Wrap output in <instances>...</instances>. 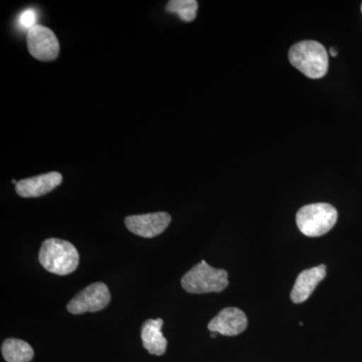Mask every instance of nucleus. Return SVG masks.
<instances>
[{
	"label": "nucleus",
	"mask_w": 362,
	"mask_h": 362,
	"mask_svg": "<svg viewBox=\"0 0 362 362\" xmlns=\"http://www.w3.org/2000/svg\"><path fill=\"white\" fill-rule=\"evenodd\" d=\"M293 66L310 78H321L327 74L329 58L325 47L315 40H303L293 45L289 51Z\"/></svg>",
	"instance_id": "nucleus-1"
},
{
	"label": "nucleus",
	"mask_w": 362,
	"mask_h": 362,
	"mask_svg": "<svg viewBox=\"0 0 362 362\" xmlns=\"http://www.w3.org/2000/svg\"><path fill=\"white\" fill-rule=\"evenodd\" d=\"M39 259L49 273L65 276L78 268V252L68 240L47 239L40 247Z\"/></svg>",
	"instance_id": "nucleus-2"
},
{
	"label": "nucleus",
	"mask_w": 362,
	"mask_h": 362,
	"mask_svg": "<svg viewBox=\"0 0 362 362\" xmlns=\"http://www.w3.org/2000/svg\"><path fill=\"white\" fill-rule=\"evenodd\" d=\"M183 289L192 294L221 292L228 286V272L202 261L181 278Z\"/></svg>",
	"instance_id": "nucleus-3"
},
{
	"label": "nucleus",
	"mask_w": 362,
	"mask_h": 362,
	"mask_svg": "<svg viewBox=\"0 0 362 362\" xmlns=\"http://www.w3.org/2000/svg\"><path fill=\"white\" fill-rule=\"evenodd\" d=\"M337 211L329 204H312L299 209L296 223L300 232L307 237H321L337 223Z\"/></svg>",
	"instance_id": "nucleus-4"
},
{
	"label": "nucleus",
	"mask_w": 362,
	"mask_h": 362,
	"mask_svg": "<svg viewBox=\"0 0 362 362\" xmlns=\"http://www.w3.org/2000/svg\"><path fill=\"white\" fill-rule=\"evenodd\" d=\"M111 295L104 283L97 282L88 286L78 292L66 306L71 314H84L86 312H98L106 308L110 303Z\"/></svg>",
	"instance_id": "nucleus-5"
},
{
	"label": "nucleus",
	"mask_w": 362,
	"mask_h": 362,
	"mask_svg": "<svg viewBox=\"0 0 362 362\" xmlns=\"http://www.w3.org/2000/svg\"><path fill=\"white\" fill-rule=\"evenodd\" d=\"M28 49L30 54L39 61L49 62L58 58L59 40L47 26L37 25L28 30L26 35Z\"/></svg>",
	"instance_id": "nucleus-6"
},
{
	"label": "nucleus",
	"mask_w": 362,
	"mask_h": 362,
	"mask_svg": "<svg viewBox=\"0 0 362 362\" xmlns=\"http://www.w3.org/2000/svg\"><path fill=\"white\" fill-rule=\"evenodd\" d=\"M170 221V214L160 211V213L127 216L125 218V225L131 233L139 237L151 239L163 233L168 228Z\"/></svg>",
	"instance_id": "nucleus-7"
},
{
	"label": "nucleus",
	"mask_w": 362,
	"mask_h": 362,
	"mask_svg": "<svg viewBox=\"0 0 362 362\" xmlns=\"http://www.w3.org/2000/svg\"><path fill=\"white\" fill-rule=\"evenodd\" d=\"M247 319L246 314L240 309L226 308L221 310L211 322L207 328L211 332L218 333L225 337H235L247 329Z\"/></svg>",
	"instance_id": "nucleus-8"
},
{
	"label": "nucleus",
	"mask_w": 362,
	"mask_h": 362,
	"mask_svg": "<svg viewBox=\"0 0 362 362\" xmlns=\"http://www.w3.org/2000/svg\"><path fill=\"white\" fill-rule=\"evenodd\" d=\"M63 181V176L57 171L25 178L16 185V192L21 197H40L51 192Z\"/></svg>",
	"instance_id": "nucleus-9"
},
{
	"label": "nucleus",
	"mask_w": 362,
	"mask_h": 362,
	"mask_svg": "<svg viewBox=\"0 0 362 362\" xmlns=\"http://www.w3.org/2000/svg\"><path fill=\"white\" fill-rule=\"evenodd\" d=\"M327 269L325 265L305 270L298 276L296 283L291 292V300L294 303L300 304L306 301L314 292L317 285L326 277Z\"/></svg>",
	"instance_id": "nucleus-10"
},
{
	"label": "nucleus",
	"mask_w": 362,
	"mask_h": 362,
	"mask_svg": "<svg viewBox=\"0 0 362 362\" xmlns=\"http://www.w3.org/2000/svg\"><path fill=\"white\" fill-rule=\"evenodd\" d=\"M163 320L162 319H148L143 324L141 339L143 346L153 356H162L165 354L168 340L162 333Z\"/></svg>",
	"instance_id": "nucleus-11"
},
{
	"label": "nucleus",
	"mask_w": 362,
	"mask_h": 362,
	"mask_svg": "<svg viewBox=\"0 0 362 362\" xmlns=\"http://www.w3.org/2000/svg\"><path fill=\"white\" fill-rule=\"evenodd\" d=\"M2 356L6 362H30L33 358V349L23 340L8 338L1 346Z\"/></svg>",
	"instance_id": "nucleus-12"
},
{
	"label": "nucleus",
	"mask_w": 362,
	"mask_h": 362,
	"mask_svg": "<svg viewBox=\"0 0 362 362\" xmlns=\"http://www.w3.org/2000/svg\"><path fill=\"white\" fill-rule=\"evenodd\" d=\"M166 9L168 13L177 14L183 21L190 23L197 18L199 2L195 0H171Z\"/></svg>",
	"instance_id": "nucleus-13"
},
{
	"label": "nucleus",
	"mask_w": 362,
	"mask_h": 362,
	"mask_svg": "<svg viewBox=\"0 0 362 362\" xmlns=\"http://www.w3.org/2000/svg\"><path fill=\"white\" fill-rule=\"evenodd\" d=\"M37 11L33 8L25 9V11H23L20 14V18H18V25H20L21 28L25 30H32L33 26L37 25Z\"/></svg>",
	"instance_id": "nucleus-14"
},
{
	"label": "nucleus",
	"mask_w": 362,
	"mask_h": 362,
	"mask_svg": "<svg viewBox=\"0 0 362 362\" xmlns=\"http://www.w3.org/2000/svg\"><path fill=\"white\" fill-rule=\"evenodd\" d=\"M329 52L331 56L332 57H337L338 56V51L335 47H331L329 49Z\"/></svg>",
	"instance_id": "nucleus-15"
},
{
	"label": "nucleus",
	"mask_w": 362,
	"mask_h": 362,
	"mask_svg": "<svg viewBox=\"0 0 362 362\" xmlns=\"http://www.w3.org/2000/svg\"><path fill=\"white\" fill-rule=\"evenodd\" d=\"M361 13H362V4H361Z\"/></svg>",
	"instance_id": "nucleus-16"
}]
</instances>
